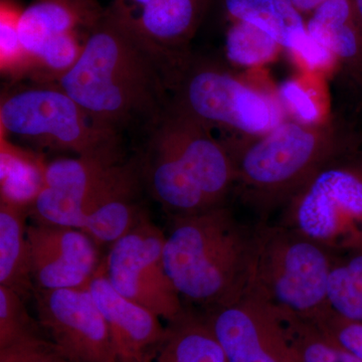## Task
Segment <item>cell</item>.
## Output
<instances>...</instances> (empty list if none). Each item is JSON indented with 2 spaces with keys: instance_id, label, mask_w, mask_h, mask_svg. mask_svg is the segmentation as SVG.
<instances>
[{
  "instance_id": "6da1fadb",
  "label": "cell",
  "mask_w": 362,
  "mask_h": 362,
  "mask_svg": "<svg viewBox=\"0 0 362 362\" xmlns=\"http://www.w3.org/2000/svg\"><path fill=\"white\" fill-rule=\"evenodd\" d=\"M173 59L105 11L57 85L107 129L144 138L173 101Z\"/></svg>"
},
{
  "instance_id": "7a4b0ae2",
  "label": "cell",
  "mask_w": 362,
  "mask_h": 362,
  "mask_svg": "<svg viewBox=\"0 0 362 362\" xmlns=\"http://www.w3.org/2000/svg\"><path fill=\"white\" fill-rule=\"evenodd\" d=\"M142 185L171 216L223 206L235 185V162L209 128L173 104L145 136Z\"/></svg>"
},
{
  "instance_id": "3957f363",
  "label": "cell",
  "mask_w": 362,
  "mask_h": 362,
  "mask_svg": "<svg viewBox=\"0 0 362 362\" xmlns=\"http://www.w3.org/2000/svg\"><path fill=\"white\" fill-rule=\"evenodd\" d=\"M257 235L225 206L173 216L163 259L180 297L209 312L246 296Z\"/></svg>"
},
{
  "instance_id": "277c9868",
  "label": "cell",
  "mask_w": 362,
  "mask_h": 362,
  "mask_svg": "<svg viewBox=\"0 0 362 362\" xmlns=\"http://www.w3.org/2000/svg\"><path fill=\"white\" fill-rule=\"evenodd\" d=\"M173 104L211 132L226 136L228 151L240 148L284 122L278 99L250 87L216 59L188 52L173 59Z\"/></svg>"
},
{
  "instance_id": "5b68a950",
  "label": "cell",
  "mask_w": 362,
  "mask_h": 362,
  "mask_svg": "<svg viewBox=\"0 0 362 362\" xmlns=\"http://www.w3.org/2000/svg\"><path fill=\"white\" fill-rule=\"evenodd\" d=\"M332 121H284L270 132L230 151L235 185L263 209L286 204L314 175L342 156Z\"/></svg>"
},
{
  "instance_id": "8992f818",
  "label": "cell",
  "mask_w": 362,
  "mask_h": 362,
  "mask_svg": "<svg viewBox=\"0 0 362 362\" xmlns=\"http://www.w3.org/2000/svg\"><path fill=\"white\" fill-rule=\"evenodd\" d=\"M335 255L288 226H262L246 296L318 322L331 311L327 288Z\"/></svg>"
},
{
  "instance_id": "52a82bcc",
  "label": "cell",
  "mask_w": 362,
  "mask_h": 362,
  "mask_svg": "<svg viewBox=\"0 0 362 362\" xmlns=\"http://www.w3.org/2000/svg\"><path fill=\"white\" fill-rule=\"evenodd\" d=\"M0 132L77 156L123 158V137L107 129L57 84H37L2 97Z\"/></svg>"
},
{
  "instance_id": "ba28073f",
  "label": "cell",
  "mask_w": 362,
  "mask_h": 362,
  "mask_svg": "<svg viewBox=\"0 0 362 362\" xmlns=\"http://www.w3.org/2000/svg\"><path fill=\"white\" fill-rule=\"evenodd\" d=\"M281 225L335 254L362 247V159L321 168L285 204Z\"/></svg>"
},
{
  "instance_id": "9c48e42d",
  "label": "cell",
  "mask_w": 362,
  "mask_h": 362,
  "mask_svg": "<svg viewBox=\"0 0 362 362\" xmlns=\"http://www.w3.org/2000/svg\"><path fill=\"white\" fill-rule=\"evenodd\" d=\"M138 181L141 176L137 159H57L47 164L44 185L28 207V216L35 223L81 230L99 204Z\"/></svg>"
},
{
  "instance_id": "30bf717a",
  "label": "cell",
  "mask_w": 362,
  "mask_h": 362,
  "mask_svg": "<svg viewBox=\"0 0 362 362\" xmlns=\"http://www.w3.org/2000/svg\"><path fill=\"white\" fill-rule=\"evenodd\" d=\"M166 235L149 218L111 245L101 268L115 290L164 320L185 311L163 259Z\"/></svg>"
},
{
  "instance_id": "8fae6325",
  "label": "cell",
  "mask_w": 362,
  "mask_h": 362,
  "mask_svg": "<svg viewBox=\"0 0 362 362\" xmlns=\"http://www.w3.org/2000/svg\"><path fill=\"white\" fill-rule=\"evenodd\" d=\"M39 322L71 362H119L110 330L87 288L35 290Z\"/></svg>"
},
{
  "instance_id": "7c38bea8",
  "label": "cell",
  "mask_w": 362,
  "mask_h": 362,
  "mask_svg": "<svg viewBox=\"0 0 362 362\" xmlns=\"http://www.w3.org/2000/svg\"><path fill=\"white\" fill-rule=\"evenodd\" d=\"M226 362H301L278 317L255 298L207 312Z\"/></svg>"
},
{
  "instance_id": "4fadbf2b",
  "label": "cell",
  "mask_w": 362,
  "mask_h": 362,
  "mask_svg": "<svg viewBox=\"0 0 362 362\" xmlns=\"http://www.w3.org/2000/svg\"><path fill=\"white\" fill-rule=\"evenodd\" d=\"M26 238L35 290L87 288L99 269L96 243L78 228L35 223Z\"/></svg>"
},
{
  "instance_id": "5bb4252c",
  "label": "cell",
  "mask_w": 362,
  "mask_h": 362,
  "mask_svg": "<svg viewBox=\"0 0 362 362\" xmlns=\"http://www.w3.org/2000/svg\"><path fill=\"white\" fill-rule=\"evenodd\" d=\"M88 289L110 330L119 362H141L165 332L160 318L117 291L101 266Z\"/></svg>"
},
{
  "instance_id": "9a60e30c",
  "label": "cell",
  "mask_w": 362,
  "mask_h": 362,
  "mask_svg": "<svg viewBox=\"0 0 362 362\" xmlns=\"http://www.w3.org/2000/svg\"><path fill=\"white\" fill-rule=\"evenodd\" d=\"M211 0H160L133 13L113 16L169 58L190 52L189 42L206 16Z\"/></svg>"
},
{
  "instance_id": "2e32d148",
  "label": "cell",
  "mask_w": 362,
  "mask_h": 362,
  "mask_svg": "<svg viewBox=\"0 0 362 362\" xmlns=\"http://www.w3.org/2000/svg\"><path fill=\"white\" fill-rule=\"evenodd\" d=\"M223 7L230 21L258 26L309 66L324 65L332 59L330 52L309 35L303 14L291 0H223Z\"/></svg>"
},
{
  "instance_id": "e0dca14e",
  "label": "cell",
  "mask_w": 362,
  "mask_h": 362,
  "mask_svg": "<svg viewBox=\"0 0 362 362\" xmlns=\"http://www.w3.org/2000/svg\"><path fill=\"white\" fill-rule=\"evenodd\" d=\"M105 11L97 0H33L20 21L30 70L33 57L45 45L76 33L89 35Z\"/></svg>"
},
{
  "instance_id": "ac0fdd59",
  "label": "cell",
  "mask_w": 362,
  "mask_h": 362,
  "mask_svg": "<svg viewBox=\"0 0 362 362\" xmlns=\"http://www.w3.org/2000/svg\"><path fill=\"white\" fill-rule=\"evenodd\" d=\"M309 35L362 85V30L352 0H329L306 23Z\"/></svg>"
},
{
  "instance_id": "d6986e66",
  "label": "cell",
  "mask_w": 362,
  "mask_h": 362,
  "mask_svg": "<svg viewBox=\"0 0 362 362\" xmlns=\"http://www.w3.org/2000/svg\"><path fill=\"white\" fill-rule=\"evenodd\" d=\"M141 362H226V358L206 317L185 309L169 321L163 337Z\"/></svg>"
},
{
  "instance_id": "ffe728a7",
  "label": "cell",
  "mask_w": 362,
  "mask_h": 362,
  "mask_svg": "<svg viewBox=\"0 0 362 362\" xmlns=\"http://www.w3.org/2000/svg\"><path fill=\"white\" fill-rule=\"evenodd\" d=\"M28 207L0 197V286L23 299L33 296L26 238Z\"/></svg>"
},
{
  "instance_id": "44dd1931",
  "label": "cell",
  "mask_w": 362,
  "mask_h": 362,
  "mask_svg": "<svg viewBox=\"0 0 362 362\" xmlns=\"http://www.w3.org/2000/svg\"><path fill=\"white\" fill-rule=\"evenodd\" d=\"M142 181L111 195L85 218L81 230L96 244H113L148 218L138 197Z\"/></svg>"
},
{
  "instance_id": "7402d4cb",
  "label": "cell",
  "mask_w": 362,
  "mask_h": 362,
  "mask_svg": "<svg viewBox=\"0 0 362 362\" xmlns=\"http://www.w3.org/2000/svg\"><path fill=\"white\" fill-rule=\"evenodd\" d=\"M1 189L0 197L30 207L44 185L47 164L32 152L0 136Z\"/></svg>"
},
{
  "instance_id": "603a6c76",
  "label": "cell",
  "mask_w": 362,
  "mask_h": 362,
  "mask_svg": "<svg viewBox=\"0 0 362 362\" xmlns=\"http://www.w3.org/2000/svg\"><path fill=\"white\" fill-rule=\"evenodd\" d=\"M301 362H362L311 320L274 310Z\"/></svg>"
},
{
  "instance_id": "cb8c5ba5",
  "label": "cell",
  "mask_w": 362,
  "mask_h": 362,
  "mask_svg": "<svg viewBox=\"0 0 362 362\" xmlns=\"http://www.w3.org/2000/svg\"><path fill=\"white\" fill-rule=\"evenodd\" d=\"M327 296L335 314L362 324V247L335 255Z\"/></svg>"
},
{
  "instance_id": "d4e9b609",
  "label": "cell",
  "mask_w": 362,
  "mask_h": 362,
  "mask_svg": "<svg viewBox=\"0 0 362 362\" xmlns=\"http://www.w3.org/2000/svg\"><path fill=\"white\" fill-rule=\"evenodd\" d=\"M281 45L258 26L232 21L226 35V56L235 65L252 66L270 61Z\"/></svg>"
},
{
  "instance_id": "484cf974",
  "label": "cell",
  "mask_w": 362,
  "mask_h": 362,
  "mask_svg": "<svg viewBox=\"0 0 362 362\" xmlns=\"http://www.w3.org/2000/svg\"><path fill=\"white\" fill-rule=\"evenodd\" d=\"M23 8L13 0L0 1V69L13 82L28 77L30 59L20 33Z\"/></svg>"
},
{
  "instance_id": "4316f807",
  "label": "cell",
  "mask_w": 362,
  "mask_h": 362,
  "mask_svg": "<svg viewBox=\"0 0 362 362\" xmlns=\"http://www.w3.org/2000/svg\"><path fill=\"white\" fill-rule=\"evenodd\" d=\"M25 301L18 293L0 286V347L42 337Z\"/></svg>"
},
{
  "instance_id": "83f0119b",
  "label": "cell",
  "mask_w": 362,
  "mask_h": 362,
  "mask_svg": "<svg viewBox=\"0 0 362 362\" xmlns=\"http://www.w3.org/2000/svg\"><path fill=\"white\" fill-rule=\"evenodd\" d=\"M0 362H71L56 343L33 338L0 347Z\"/></svg>"
},
{
  "instance_id": "f1b7e54d",
  "label": "cell",
  "mask_w": 362,
  "mask_h": 362,
  "mask_svg": "<svg viewBox=\"0 0 362 362\" xmlns=\"http://www.w3.org/2000/svg\"><path fill=\"white\" fill-rule=\"evenodd\" d=\"M279 101L283 108L287 107V110L294 115L297 122H319V110L313 98L296 82L285 83L280 88Z\"/></svg>"
},
{
  "instance_id": "f546056e",
  "label": "cell",
  "mask_w": 362,
  "mask_h": 362,
  "mask_svg": "<svg viewBox=\"0 0 362 362\" xmlns=\"http://www.w3.org/2000/svg\"><path fill=\"white\" fill-rule=\"evenodd\" d=\"M327 334L334 338L343 346L362 361V324L354 322L338 316L331 310L322 319L315 322Z\"/></svg>"
},
{
  "instance_id": "4dcf8cb0",
  "label": "cell",
  "mask_w": 362,
  "mask_h": 362,
  "mask_svg": "<svg viewBox=\"0 0 362 362\" xmlns=\"http://www.w3.org/2000/svg\"><path fill=\"white\" fill-rule=\"evenodd\" d=\"M158 1L160 0H114L113 4L107 9V11L115 14V16H122V14L133 13V11Z\"/></svg>"
},
{
  "instance_id": "1f68e13d",
  "label": "cell",
  "mask_w": 362,
  "mask_h": 362,
  "mask_svg": "<svg viewBox=\"0 0 362 362\" xmlns=\"http://www.w3.org/2000/svg\"><path fill=\"white\" fill-rule=\"evenodd\" d=\"M298 11L302 14L312 13L319 6H322L329 0H291Z\"/></svg>"
},
{
  "instance_id": "d6a6232c",
  "label": "cell",
  "mask_w": 362,
  "mask_h": 362,
  "mask_svg": "<svg viewBox=\"0 0 362 362\" xmlns=\"http://www.w3.org/2000/svg\"><path fill=\"white\" fill-rule=\"evenodd\" d=\"M354 2V11H356L357 21L362 30V0H352Z\"/></svg>"
}]
</instances>
